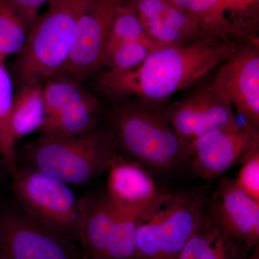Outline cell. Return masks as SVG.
<instances>
[{"instance_id": "29", "label": "cell", "mask_w": 259, "mask_h": 259, "mask_svg": "<svg viewBox=\"0 0 259 259\" xmlns=\"http://www.w3.org/2000/svg\"><path fill=\"white\" fill-rule=\"evenodd\" d=\"M1 161L2 162L3 161L5 163L4 159H3V156H2L1 153H0V164H1ZM5 165H6V163H5Z\"/></svg>"}, {"instance_id": "18", "label": "cell", "mask_w": 259, "mask_h": 259, "mask_svg": "<svg viewBox=\"0 0 259 259\" xmlns=\"http://www.w3.org/2000/svg\"><path fill=\"white\" fill-rule=\"evenodd\" d=\"M46 117L42 84L22 87L14 97L10 131L15 144L24 136L39 131Z\"/></svg>"}, {"instance_id": "1", "label": "cell", "mask_w": 259, "mask_h": 259, "mask_svg": "<svg viewBox=\"0 0 259 259\" xmlns=\"http://www.w3.org/2000/svg\"><path fill=\"white\" fill-rule=\"evenodd\" d=\"M237 48L229 37L214 35L183 45L163 46L137 67L107 71L97 85L107 95L137 97L140 102L158 107L222 64Z\"/></svg>"}, {"instance_id": "17", "label": "cell", "mask_w": 259, "mask_h": 259, "mask_svg": "<svg viewBox=\"0 0 259 259\" xmlns=\"http://www.w3.org/2000/svg\"><path fill=\"white\" fill-rule=\"evenodd\" d=\"M100 111V101L88 93L80 101L46 118L38 131L40 137H71L92 131L96 127Z\"/></svg>"}, {"instance_id": "9", "label": "cell", "mask_w": 259, "mask_h": 259, "mask_svg": "<svg viewBox=\"0 0 259 259\" xmlns=\"http://www.w3.org/2000/svg\"><path fill=\"white\" fill-rule=\"evenodd\" d=\"M209 85L245 119V123L258 127V47L250 42L238 47Z\"/></svg>"}, {"instance_id": "2", "label": "cell", "mask_w": 259, "mask_h": 259, "mask_svg": "<svg viewBox=\"0 0 259 259\" xmlns=\"http://www.w3.org/2000/svg\"><path fill=\"white\" fill-rule=\"evenodd\" d=\"M111 122L118 147L150 171L172 173L190 161V149L158 107L122 104L114 109Z\"/></svg>"}, {"instance_id": "24", "label": "cell", "mask_w": 259, "mask_h": 259, "mask_svg": "<svg viewBox=\"0 0 259 259\" xmlns=\"http://www.w3.org/2000/svg\"><path fill=\"white\" fill-rule=\"evenodd\" d=\"M29 29L9 8L0 3V59L19 54L23 51Z\"/></svg>"}, {"instance_id": "28", "label": "cell", "mask_w": 259, "mask_h": 259, "mask_svg": "<svg viewBox=\"0 0 259 259\" xmlns=\"http://www.w3.org/2000/svg\"><path fill=\"white\" fill-rule=\"evenodd\" d=\"M246 259H259L258 247H256L252 250L251 253Z\"/></svg>"}, {"instance_id": "21", "label": "cell", "mask_w": 259, "mask_h": 259, "mask_svg": "<svg viewBox=\"0 0 259 259\" xmlns=\"http://www.w3.org/2000/svg\"><path fill=\"white\" fill-rule=\"evenodd\" d=\"M88 93L80 83L61 75H56L42 84L46 118L53 117L82 100Z\"/></svg>"}, {"instance_id": "20", "label": "cell", "mask_w": 259, "mask_h": 259, "mask_svg": "<svg viewBox=\"0 0 259 259\" xmlns=\"http://www.w3.org/2000/svg\"><path fill=\"white\" fill-rule=\"evenodd\" d=\"M199 24L208 35L229 37L222 10V0H168Z\"/></svg>"}, {"instance_id": "10", "label": "cell", "mask_w": 259, "mask_h": 259, "mask_svg": "<svg viewBox=\"0 0 259 259\" xmlns=\"http://www.w3.org/2000/svg\"><path fill=\"white\" fill-rule=\"evenodd\" d=\"M208 217L228 238L251 252L258 247L259 202L245 194L236 179L221 177L209 193Z\"/></svg>"}, {"instance_id": "15", "label": "cell", "mask_w": 259, "mask_h": 259, "mask_svg": "<svg viewBox=\"0 0 259 259\" xmlns=\"http://www.w3.org/2000/svg\"><path fill=\"white\" fill-rule=\"evenodd\" d=\"M120 211L106 193L81 198V223L78 239L88 259H104L113 236Z\"/></svg>"}, {"instance_id": "13", "label": "cell", "mask_w": 259, "mask_h": 259, "mask_svg": "<svg viewBox=\"0 0 259 259\" xmlns=\"http://www.w3.org/2000/svg\"><path fill=\"white\" fill-rule=\"evenodd\" d=\"M107 180L109 198L117 210L139 213L157 207L168 193L158 190L146 167L115 153Z\"/></svg>"}, {"instance_id": "8", "label": "cell", "mask_w": 259, "mask_h": 259, "mask_svg": "<svg viewBox=\"0 0 259 259\" xmlns=\"http://www.w3.org/2000/svg\"><path fill=\"white\" fill-rule=\"evenodd\" d=\"M121 0H93L81 15L69 58L57 75L81 83L102 66L107 36Z\"/></svg>"}, {"instance_id": "16", "label": "cell", "mask_w": 259, "mask_h": 259, "mask_svg": "<svg viewBox=\"0 0 259 259\" xmlns=\"http://www.w3.org/2000/svg\"><path fill=\"white\" fill-rule=\"evenodd\" d=\"M250 253L226 236L206 212L177 259H246Z\"/></svg>"}, {"instance_id": "4", "label": "cell", "mask_w": 259, "mask_h": 259, "mask_svg": "<svg viewBox=\"0 0 259 259\" xmlns=\"http://www.w3.org/2000/svg\"><path fill=\"white\" fill-rule=\"evenodd\" d=\"M93 0H54L29 31L16 64L22 87L42 84L66 64L81 15Z\"/></svg>"}, {"instance_id": "22", "label": "cell", "mask_w": 259, "mask_h": 259, "mask_svg": "<svg viewBox=\"0 0 259 259\" xmlns=\"http://www.w3.org/2000/svg\"><path fill=\"white\" fill-rule=\"evenodd\" d=\"M155 209L131 214L120 212L113 236L104 259H134L138 228L144 218Z\"/></svg>"}, {"instance_id": "7", "label": "cell", "mask_w": 259, "mask_h": 259, "mask_svg": "<svg viewBox=\"0 0 259 259\" xmlns=\"http://www.w3.org/2000/svg\"><path fill=\"white\" fill-rule=\"evenodd\" d=\"M76 240L15 204H0V259H84Z\"/></svg>"}, {"instance_id": "11", "label": "cell", "mask_w": 259, "mask_h": 259, "mask_svg": "<svg viewBox=\"0 0 259 259\" xmlns=\"http://www.w3.org/2000/svg\"><path fill=\"white\" fill-rule=\"evenodd\" d=\"M259 136L258 127L248 123L214 130L194 141L190 147L191 167L204 180L221 178L241 162L243 155Z\"/></svg>"}, {"instance_id": "26", "label": "cell", "mask_w": 259, "mask_h": 259, "mask_svg": "<svg viewBox=\"0 0 259 259\" xmlns=\"http://www.w3.org/2000/svg\"><path fill=\"white\" fill-rule=\"evenodd\" d=\"M240 163L241 168L236 179L237 184L245 194L259 202V136L250 144Z\"/></svg>"}, {"instance_id": "25", "label": "cell", "mask_w": 259, "mask_h": 259, "mask_svg": "<svg viewBox=\"0 0 259 259\" xmlns=\"http://www.w3.org/2000/svg\"><path fill=\"white\" fill-rule=\"evenodd\" d=\"M163 46L152 45L141 41L122 42L112 48L104 55L102 65L108 71H125L137 67L142 64L149 54Z\"/></svg>"}, {"instance_id": "3", "label": "cell", "mask_w": 259, "mask_h": 259, "mask_svg": "<svg viewBox=\"0 0 259 259\" xmlns=\"http://www.w3.org/2000/svg\"><path fill=\"white\" fill-rule=\"evenodd\" d=\"M118 148L113 130L95 127L71 137H40L26 146L25 156L27 166L84 185L108 171Z\"/></svg>"}, {"instance_id": "23", "label": "cell", "mask_w": 259, "mask_h": 259, "mask_svg": "<svg viewBox=\"0 0 259 259\" xmlns=\"http://www.w3.org/2000/svg\"><path fill=\"white\" fill-rule=\"evenodd\" d=\"M131 41L163 46L150 38L139 17L121 0L109 31L104 55L116 46Z\"/></svg>"}, {"instance_id": "12", "label": "cell", "mask_w": 259, "mask_h": 259, "mask_svg": "<svg viewBox=\"0 0 259 259\" xmlns=\"http://www.w3.org/2000/svg\"><path fill=\"white\" fill-rule=\"evenodd\" d=\"M165 115L190 150L194 141L203 135L237 122L233 109L210 85L172 104Z\"/></svg>"}, {"instance_id": "14", "label": "cell", "mask_w": 259, "mask_h": 259, "mask_svg": "<svg viewBox=\"0 0 259 259\" xmlns=\"http://www.w3.org/2000/svg\"><path fill=\"white\" fill-rule=\"evenodd\" d=\"M139 17L153 41L163 46L183 45L207 35L197 22L168 0H122Z\"/></svg>"}, {"instance_id": "27", "label": "cell", "mask_w": 259, "mask_h": 259, "mask_svg": "<svg viewBox=\"0 0 259 259\" xmlns=\"http://www.w3.org/2000/svg\"><path fill=\"white\" fill-rule=\"evenodd\" d=\"M52 1L54 0H0V3L14 13L30 30L37 18L40 8Z\"/></svg>"}, {"instance_id": "6", "label": "cell", "mask_w": 259, "mask_h": 259, "mask_svg": "<svg viewBox=\"0 0 259 259\" xmlns=\"http://www.w3.org/2000/svg\"><path fill=\"white\" fill-rule=\"evenodd\" d=\"M11 175L13 192L22 209L56 231L78 239L81 198L68 184L27 165L17 166Z\"/></svg>"}, {"instance_id": "5", "label": "cell", "mask_w": 259, "mask_h": 259, "mask_svg": "<svg viewBox=\"0 0 259 259\" xmlns=\"http://www.w3.org/2000/svg\"><path fill=\"white\" fill-rule=\"evenodd\" d=\"M209 184L168 194L138 228L134 259H177L205 215Z\"/></svg>"}, {"instance_id": "19", "label": "cell", "mask_w": 259, "mask_h": 259, "mask_svg": "<svg viewBox=\"0 0 259 259\" xmlns=\"http://www.w3.org/2000/svg\"><path fill=\"white\" fill-rule=\"evenodd\" d=\"M4 62L0 59V153L12 174L18 166L15 144L10 131V116L15 96L13 82Z\"/></svg>"}]
</instances>
